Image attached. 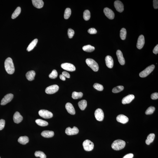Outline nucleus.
<instances>
[{"mask_svg": "<svg viewBox=\"0 0 158 158\" xmlns=\"http://www.w3.org/2000/svg\"><path fill=\"white\" fill-rule=\"evenodd\" d=\"M155 137V134L154 133H150L147 137V139L146 140L145 143L147 145H150L152 143Z\"/></svg>", "mask_w": 158, "mask_h": 158, "instance_id": "26", "label": "nucleus"}, {"mask_svg": "<svg viewBox=\"0 0 158 158\" xmlns=\"http://www.w3.org/2000/svg\"><path fill=\"white\" fill-rule=\"evenodd\" d=\"M124 89V86H118L113 89L112 92L114 93H118L122 91Z\"/></svg>", "mask_w": 158, "mask_h": 158, "instance_id": "35", "label": "nucleus"}, {"mask_svg": "<svg viewBox=\"0 0 158 158\" xmlns=\"http://www.w3.org/2000/svg\"><path fill=\"white\" fill-rule=\"evenodd\" d=\"M36 75V73L34 71H29L26 74V77L27 79L29 81H32L34 79Z\"/></svg>", "mask_w": 158, "mask_h": 158, "instance_id": "22", "label": "nucleus"}, {"mask_svg": "<svg viewBox=\"0 0 158 158\" xmlns=\"http://www.w3.org/2000/svg\"><path fill=\"white\" fill-rule=\"evenodd\" d=\"M93 87L98 91H101L103 90V87L102 85L95 83L93 85Z\"/></svg>", "mask_w": 158, "mask_h": 158, "instance_id": "38", "label": "nucleus"}, {"mask_svg": "<svg viewBox=\"0 0 158 158\" xmlns=\"http://www.w3.org/2000/svg\"><path fill=\"white\" fill-rule=\"evenodd\" d=\"M38 42V40L37 39H35L32 41L27 48V51L30 52L36 46V44H37Z\"/></svg>", "mask_w": 158, "mask_h": 158, "instance_id": "24", "label": "nucleus"}, {"mask_svg": "<svg viewBox=\"0 0 158 158\" xmlns=\"http://www.w3.org/2000/svg\"><path fill=\"white\" fill-rule=\"evenodd\" d=\"M0 158H1V157H0Z\"/></svg>", "mask_w": 158, "mask_h": 158, "instance_id": "49", "label": "nucleus"}, {"mask_svg": "<svg viewBox=\"0 0 158 158\" xmlns=\"http://www.w3.org/2000/svg\"><path fill=\"white\" fill-rule=\"evenodd\" d=\"M61 67L64 70L70 72H73L76 70V68L73 64L69 63L62 64Z\"/></svg>", "mask_w": 158, "mask_h": 158, "instance_id": "10", "label": "nucleus"}, {"mask_svg": "<svg viewBox=\"0 0 158 158\" xmlns=\"http://www.w3.org/2000/svg\"><path fill=\"white\" fill-rule=\"evenodd\" d=\"M78 105L81 110H83L86 108L87 105V102L85 100H81L78 102Z\"/></svg>", "mask_w": 158, "mask_h": 158, "instance_id": "27", "label": "nucleus"}, {"mask_svg": "<svg viewBox=\"0 0 158 158\" xmlns=\"http://www.w3.org/2000/svg\"><path fill=\"white\" fill-rule=\"evenodd\" d=\"M116 119L118 122L123 124H126L128 121V117L123 114H119L118 115L116 118Z\"/></svg>", "mask_w": 158, "mask_h": 158, "instance_id": "16", "label": "nucleus"}, {"mask_svg": "<svg viewBox=\"0 0 158 158\" xmlns=\"http://www.w3.org/2000/svg\"><path fill=\"white\" fill-rule=\"evenodd\" d=\"M155 107L153 106H150L147 109L145 112V114L146 115L152 114L155 111Z\"/></svg>", "mask_w": 158, "mask_h": 158, "instance_id": "37", "label": "nucleus"}, {"mask_svg": "<svg viewBox=\"0 0 158 158\" xmlns=\"http://www.w3.org/2000/svg\"><path fill=\"white\" fill-rule=\"evenodd\" d=\"M21 11V8L20 7H17L12 14V18L13 19L16 18L20 15Z\"/></svg>", "mask_w": 158, "mask_h": 158, "instance_id": "28", "label": "nucleus"}, {"mask_svg": "<svg viewBox=\"0 0 158 158\" xmlns=\"http://www.w3.org/2000/svg\"><path fill=\"white\" fill-rule=\"evenodd\" d=\"M71 10L70 8H67L65 10V13H64V18L66 20L69 18L71 15Z\"/></svg>", "mask_w": 158, "mask_h": 158, "instance_id": "34", "label": "nucleus"}, {"mask_svg": "<svg viewBox=\"0 0 158 158\" xmlns=\"http://www.w3.org/2000/svg\"><path fill=\"white\" fill-rule=\"evenodd\" d=\"M88 32L91 34H95L97 33V31L96 29L94 28H91L88 29Z\"/></svg>", "mask_w": 158, "mask_h": 158, "instance_id": "42", "label": "nucleus"}, {"mask_svg": "<svg viewBox=\"0 0 158 158\" xmlns=\"http://www.w3.org/2000/svg\"><path fill=\"white\" fill-rule=\"evenodd\" d=\"M5 67L7 72L10 74H13L15 72V68L13 60L10 58H7L5 62Z\"/></svg>", "mask_w": 158, "mask_h": 158, "instance_id": "1", "label": "nucleus"}, {"mask_svg": "<svg viewBox=\"0 0 158 158\" xmlns=\"http://www.w3.org/2000/svg\"><path fill=\"white\" fill-rule=\"evenodd\" d=\"M59 87L57 85H54L47 87L45 90L46 93L48 94L55 93L58 91Z\"/></svg>", "mask_w": 158, "mask_h": 158, "instance_id": "7", "label": "nucleus"}, {"mask_svg": "<svg viewBox=\"0 0 158 158\" xmlns=\"http://www.w3.org/2000/svg\"><path fill=\"white\" fill-rule=\"evenodd\" d=\"M39 115L45 119H49L53 117V115L51 112L48 110H41L39 112Z\"/></svg>", "mask_w": 158, "mask_h": 158, "instance_id": "6", "label": "nucleus"}, {"mask_svg": "<svg viewBox=\"0 0 158 158\" xmlns=\"http://www.w3.org/2000/svg\"><path fill=\"white\" fill-rule=\"evenodd\" d=\"M58 76V73L56 70H53L51 74L49 75V77L50 79H55Z\"/></svg>", "mask_w": 158, "mask_h": 158, "instance_id": "39", "label": "nucleus"}, {"mask_svg": "<svg viewBox=\"0 0 158 158\" xmlns=\"http://www.w3.org/2000/svg\"><path fill=\"white\" fill-rule=\"evenodd\" d=\"M125 145V142L124 140L118 139L114 141L112 144L111 146L114 150H119L124 148Z\"/></svg>", "mask_w": 158, "mask_h": 158, "instance_id": "2", "label": "nucleus"}, {"mask_svg": "<svg viewBox=\"0 0 158 158\" xmlns=\"http://www.w3.org/2000/svg\"><path fill=\"white\" fill-rule=\"evenodd\" d=\"M36 122L39 125L42 126H46L48 124V123L47 121L40 119H36Z\"/></svg>", "mask_w": 158, "mask_h": 158, "instance_id": "31", "label": "nucleus"}, {"mask_svg": "<svg viewBox=\"0 0 158 158\" xmlns=\"http://www.w3.org/2000/svg\"><path fill=\"white\" fill-rule=\"evenodd\" d=\"M32 1L34 6L38 9L42 8L44 5V2L42 0H32Z\"/></svg>", "mask_w": 158, "mask_h": 158, "instance_id": "21", "label": "nucleus"}, {"mask_svg": "<svg viewBox=\"0 0 158 158\" xmlns=\"http://www.w3.org/2000/svg\"><path fill=\"white\" fill-rule=\"evenodd\" d=\"M79 132V130L76 127L74 126L72 128L68 127L65 130L66 134L68 135H72L78 134Z\"/></svg>", "mask_w": 158, "mask_h": 158, "instance_id": "11", "label": "nucleus"}, {"mask_svg": "<svg viewBox=\"0 0 158 158\" xmlns=\"http://www.w3.org/2000/svg\"><path fill=\"white\" fill-rule=\"evenodd\" d=\"M13 120L14 122L17 124H19L23 120V117L18 112H16L14 114L13 116Z\"/></svg>", "mask_w": 158, "mask_h": 158, "instance_id": "19", "label": "nucleus"}, {"mask_svg": "<svg viewBox=\"0 0 158 158\" xmlns=\"http://www.w3.org/2000/svg\"><path fill=\"white\" fill-rule=\"evenodd\" d=\"M83 145L85 150L88 151L92 150L94 147L93 142L88 140H85L83 142Z\"/></svg>", "mask_w": 158, "mask_h": 158, "instance_id": "5", "label": "nucleus"}, {"mask_svg": "<svg viewBox=\"0 0 158 158\" xmlns=\"http://www.w3.org/2000/svg\"><path fill=\"white\" fill-rule=\"evenodd\" d=\"M114 6L117 11L119 13H122L124 10V6L120 1H116L114 2Z\"/></svg>", "mask_w": 158, "mask_h": 158, "instance_id": "13", "label": "nucleus"}, {"mask_svg": "<svg viewBox=\"0 0 158 158\" xmlns=\"http://www.w3.org/2000/svg\"><path fill=\"white\" fill-rule=\"evenodd\" d=\"M105 63L107 66L109 68H112L113 66L114 61L111 57L107 56L105 58Z\"/></svg>", "mask_w": 158, "mask_h": 158, "instance_id": "17", "label": "nucleus"}, {"mask_svg": "<svg viewBox=\"0 0 158 158\" xmlns=\"http://www.w3.org/2000/svg\"><path fill=\"white\" fill-rule=\"evenodd\" d=\"M151 98L152 100H156L158 98V93H155L152 94L151 95Z\"/></svg>", "mask_w": 158, "mask_h": 158, "instance_id": "43", "label": "nucleus"}, {"mask_svg": "<svg viewBox=\"0 0 158 158\" xmlns=\"http://www.w3.org/2000/svg\"><path fill=\"white\" fill-rule=\"evenodd\" d=\"M104 13L106 16L110 20H113L114 18V14L111 10L108 8H105L104 9Z\"/></svg>", "mask_w": 158, "mask_h": 158, "instance_id": "12", "label": "nucleus"}, {"mask_svg": "<svg viewBox=\"0 0 158 158\" xmlns=\"http://www.w3.org/2000/svg\"><path fill=\"white\" fill-rule=\"evenodd\" d=\"M95 116L97 120L102 121L104 118V114L103 111L101 109L98 108L95 111Z\"/></svg>", "mask_w": 158, "mask_h": 158, "instance_id": "9", "label": "nucleus"}, {"mask_svg": "<svg viewBox=\"0 0 158 158\" xmlns=\"http://www.w3.org/2000/svg\"><path fill=\"white\" fill-rule=\"evenodd\" d=\"M35 155L36 157L41 158H46V156L44 152L41 151H36L35 153Z\"/></svg>", "mask_w": 158, "mask_h": 158, "instance_id": "36", "label": "nucleus"}, {"mask_svg": "<svg viewBox=\"0 0 158 158\" xmlns=\"http://www.w3.org/2000/svg\"><path fill=\"white\" fill-rule=\"evenodd\" d=\"M74 31L71 29H69L68 31V35L70 39H72L74 35Z\"/></svg>", "mask_w": 158, "mask_h": 158, "instance_id": "40", "label": "nucleus"}, {"mask_svg": "<svg viewBox=\"0 0 158 158\" xmlns=\"http://www.w3.org/2000/svg\"><path fill=\"white\" fill-rule=\"evenodd\" d=\"M135 98L133 95H129L123 98L122 100V103L123 104L129 103Z\"/></svg>", "mask_w": 158, "mask_h": 158, "instance_id": "18", "label": "nucleus"}, {"mask_svg": "<svg viewBox=\"0 0 158 158\" xmlns=\"http://www.w3.org/2000/svg\"><path fill=\"white\" fill-rule=\"evenodd\" d=\"M29 138L27 136H21L18 139V141L19 143L23 145L26 144L29 142Z\"/></svg>", "mask_w": 158, "mask_h": 158, "instance_id": "25", "label": "nucleus"}, {"mask_svg": "<svg viewBox=\"0 0 158 158\" xmlns=\"http://www.w3.org/2000/svg\"><path fill=\"white\" fill-rule=\"evenodd\" d=\"M153 52L155 54H157L158 53V45H157L154 48Z\"/></svg>", "mask_w": 158, "mask_h": 158, "instance_id": "46", "label": "nucleus"}, {"mask_svg": "<svg viewBox=\"0 0 158 158\" xmlns=\"http://www.w3.org/2000/svg\"><path fill=\"white\" fill-rule=\"evenodd\" d=\"M5 125V121L3 119L0 120V130L4 128Z\"/></svg>", "mask_w": 158, "mask_h": 158, "instance_id": "41", "label": "nucleus"}, {"mask_svg": "<svg viewBox=\"0 0 158 158\" xmlns=\"http://www.w3.org/2000/svg\"><path fill=\"white\" fill-rule=\"evenodd\" d=\"M126 35V29L124 28L121 29L120 31V36L121 40L125 39Z\"/></svg>", "mask_w": 158, "mask_h": 158, "instance_id": "33", "label": "nucleus"}, {"mask_svg": "<svg viewBox=\"0 0 158 158\" xmlns=\"http://www.w3.org/2000/svg\"><path fill=\"white\" fill-rule=\"evenodd\" d=\"M65 107L69 113L72 115H74L75 114V111L74 106L72 104L69 102H68L66 104Z\"/></svg>", "mask_w": 158, "mask_h": 158, "instance_id": "20", "label": "nucleus"}, {"mask_svg": "<svg viewBox=\"0 0 158 158\" xmlns=\"http://www.w3.org/2000/svg\"><path fill=\"white\" fill-rule=\"evenodd\" d=\"M86 62L87 65L94 72H97L99 69L98 63L92 59L88 58L86 60Z\"/></svg>", "mask_w": 158, "mask_h": 158, "instance_id": "3", "label": "nucleus"}, {"mask_svg": "<svg viewBox=\"0 0 158 158\" xmlns=\"http://www.w3.org/2000/svg\"><path fill=\"white\" fill-rule=\"evenodd\" d=\"M63 75L65 76V77H66L68 78H70V75L68 72H67L65 71H64L62 72V74Z\"/></svg>", "mask_w": 158, "mask_h": 158, "instance_id": "45", "label": "nucleus"}, {"mask_svg": "<svg viewBox=\"0 0 158 158\" xmlns=\"http://www.w3.org/2000/svg\"><path fill=\"white\" fill-rule=\"evenodd\" d=\"M154 68H155V66L153 65L147 67L144 70L140 73V77L142 78L146 77L152 72V71L154 70Z\"/></svg>", "mask_w": 158, "mask_h": 158, "instance_id": "4", "label": "nucleus"}, {"mask_svg": "<svg viewBox=\"0 0 158 158\" xmlns=\"http://www.w3.org/2000/svg\"><path fill=\"white\" fill-rule=\"evenodd\" d=\"M13 95L11 93L5 95L1 100V105H4L9 103L13 99Z\"/></svg>", "mask_w": 158, "mask_h": 158, "instance_id": "8", "label": "nucleus"}, {"mask_svg": "<svg viewBox=\"0 0 158 158\" xmlns=\"http://www.w3.org/2000/svg\"><path fill=\"white\" fill-rule=\"evenodd\" d=\"M43 136L46 138H51L53 137L54 135V132L53 131H44L41 133Z\"/></svg>", "mask_w": 158, "mask_h": 158, "instance_id": "23", "label": "nucleus"}, {"mask_svg": "<svg viewBox=\"0 0 158 158\" xmlns=\"http://www.w3.org/2000/svg\"><path fill=\"white\" fill-rule=\"evenodd\" d=\"M116 55L119 63L121 65H124L125 64V60L122 52L120 50H118L116 52Z\"/></svg>", "mask_w": 158, "mask_h": 158, "instance_id": "15", "label": "nucleus"}, {"mask_svg": "<svg viewBox=\"0 0 158 158\" xmlns=\"http://www.w3.org/2000/svg\"><path fill=\"white\" fill-rule=\"evenodd\" d=\"M83 17L85 20H89L91 17V14L89 10H85L83 13Z\"/></svg>", "mask_w": 158, "mask_h": 158, "instance_id": "32", "label": "nucleus"}, {"mask_svg": "<svg viewBox=\"0 0 158 158\" xmlns=\"http://www.w3.org/2000/svg\"><path fill=\"white\" fill-rule=\"evenodd\" d=\"M133 154L132 153H129L126 154L123 158H133Z\"/></svg>", "mask_w": 158, "mask_h": 158, "instance_id": "47", "label": "nucleus"}, {"mask_svg": "<svg viewBox=\"0 0 158 158\" xmlns=\"http://www.w3.org/2000/svg\"><path fill=\"white\" fill-rule=\"evenodd\" d=\"M153 6L155 9H157L158 8V1L157 0L153 1Z\"/></svg>", "mask_w": 158, "mask_h": 158, "instance_id": "44", "label": "nucleus"}, {"mask_svg": "<svg viewBox=\"0 0 158 158\" xmlns=\"http://www.w3.org/2000/svg\"><path fill=\"white\" fill-rule=\"evenodd\" d=\"M145 44V39L143 35H140L139 37L137 44V47L139 49L143 48Z\"/></svg>", "mask_w": 158, "mask_h": 158, "instance_id": "14", "label": "nucleus"}, {"mask_svg": "<svg viewBox=\"0 0 158 158\" xmlns=\"http://www.w3.org/2000/svg\"><path fill=\"white\" fill-rule=\"evenodd\" d=\"M95 49L94 47L90 45H86L83 47V50L84 51L87 52H91L94 51Z\"/></svg>", "mask_w": 158, "mask_h": 158, "instance_id": "29", "label": "nucleus"}, {"mask_svg": "<svg viewBox=\"0 0 158 158\" xmlns=\"http://www.w3.org/2000/svg\"><path fill=\"white\" fill-rule=\"evenodd\" d=\"M83 93L82 92H73L72 94V97L74 99L80 98L83 97Z\"/></svg>", "mask_w": 158, "mask_h": 158, "instance_id": "30", "label": "nucleus"}, {"mask_svg": "<svg viewBox=\"0 0 158 158\" xmlns=\"http://www.w3.org/2000/svg\"><path fill=\"white\" fill-rule=\"evenodd\" d=\"M60 79H61V80L65 81L66 80V78L63 75L61 74L60 76Z\"/></svg>", "mask_w": 158, "mask_h": 158, "instance_id": "48", "label": "nucleus"}]
</instances>
